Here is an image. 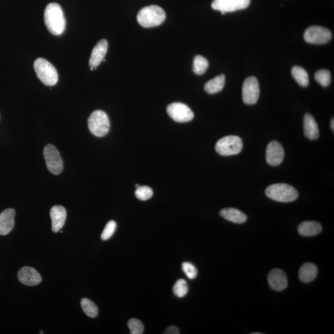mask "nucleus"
<instances>
[{"label":"nucleus","instance_id":"obj_1","mask_svg":"<svg viewBox=\"0 0 334 334\" xmlns=\"http://www.w3.org/2000/svg\"><path fill=\"white\" fill-rule=\"evenodd\" d=\"M44 20L48 30L54 35H60L66 28V19L63 9L58 4L51 2L44 12Z\"/></svg>","mask_w":334,"mask_h":334},{"label":"nucleus","instance_id":"obj_2","mask_svg":"<svg viewBox=\"0 0 334 334\" xmlns=\"http://www.w3.org/2000/svg\"><path fill=\"white\" fill-rule=\"evenodd\" d=\"M166 18V14L161 7L151 5L143 7L138 12L137 20L141 26L151 28L159 26Z\"/></svg>","mask_w":334,"mask_h":334},{"label":"nucleus","instance_id":"obj_3","mask_svg":"<svg viewBox=\"0 0 334 334\" xmlns=\"http://www.w3.org/2000/svg\"><path fill=\"white\" fill-rule=\"evenodd\" d=\"M266 195L269 198L281 203H291L299 197L296 189L286 183L274 184L268 186Z\"/></svg>","mask_w":334,"mask_h":334},{"label":"nucleus","instance_id":"obj_4","mask_svg":"<svg viewBox=\"0 0 334 334\" xmlns=\"http://www.w3.org/2000/svg\"><path fill=\"white\" fill-rule=\"evenodd\" d=\"M33 67L38 79L47 86H53L58 81V74L55 67L46 59L39 58L36 59Z\"/></svg>","mask_w":334,"mask_h":334},{"label":"nucleus","instance_id":"obj_5","mask_svg":"<svg viewBox=\"0 0 334 334\" xmlns=\"http://www.w3.org/2000/svg\"><path fill=\"white\" fill-rule=\"evenodd\" d=\"M110 126L108 116L102 110L94 111L88 119V127L93 135L103 137L109 131Z\"/></svg>","mask_w":334,"mask_h":334},{"label":"nucleus","instance_id":"obj_6","mask_svg":"<svg viewBox=\"0 0 334 334\" xmlns=\"http://www.w3.org/2000/svg\"><path fill=\"white\" fill-rule=\"evenodd\" d=\"M242 139L237 136H228L224 137L217 142L216 151L219 155L223 156L239 154L243 149Z\"/></svg>","mask_w":334,"mask_h":334},{"label":"nucleus","instance_id":"obj_7","mask_svg":"<svg viewBox=\"0 0 334 334\" xmlns=\"http://www.w3.org/2000/svg\"><path fill=\"white\" fill-rule=\"evenodd\" d=\"M46 167L53 175H59L63 169V163L58 150L53 145L48 144L43 149Z\"/></svg>","mask_w":334,"mask_h":334},{"label":"nucleus","instance_id":"obj_8","mask_svg":"<svg viewBox=\"0 0 334 334\" xmlns=\"http://www.w3.org/2000/svg\"><path fill=\"white\" fill-rule=\"evenodd\" d=\"M260 95V85L255 76L245 80L242 88V98L246 104L254 105L258 102Z\"/></svg>","mask_w":334,"mask_h":334},{"label":"nucleus","instance_id":"obj_9","mask_svg":"<svg viewBox=\"0 0 334 334\" xmlns=\"http://www.w3.org/2000/svg\"><path fill=\"white\" fill-rule=\"evenodd\" d=\"M167 113L178 123L189 122L194 118V113L188 106L183 103H171L167 108Z\"/></svg>","mask_w":334,"mask_h":334},{"label":"nucleus","instance_id":"obj_10","mask_svg":"<svg viewBox=\"0 0 334 334\" xmlns=\"http://www.w3.org/2000/svg\"><path fill=\"white\" fill-rule=\"evenodd\" d=\"M332 33L328 28L321 26L308 27L304 33V39L307 42L312 44H325L330 42Z\"/></svg>","mask_w":334,"mask_h":334},{"label":"nucleus","instance_id":"obj_11","mask_svg":"<svg viewBox=\"0 0 334 334\" xmlns=\"http://www.w3.org/2000/svg\"><path fill=\"white\" fill-rule=\"evenodd\" d=\"M251 0H214L212 7L220 11L222 14L247 8Z\"/></svg>","mask_w":334,"mask_h":334},{"label":"nucleus","instance_id":"obj_12","mask_svg":"<svg viewBox=\"0 0 334 334\" xmlns=\"http://www.w3.org/2000/svg\"><path fill=\"white\" fill-rule=\"evenodd\" d=\"M284 150L282 145L277 141L271 142L267 147L266 161L271 166H278L284 159Z\"/></svg>","mask_w":334,"mask_h":334},{"label":"nucleus","instance_id":"obj_13","mask_svg":"<svg viewBox=\"0 0 334 334\" xmlns=\"http://www.w3.org/2000/svg\"><path fill=\"white\" fill-rule=\"evenodd\" d=\"M17 278L20 283L28 286H35L41 283L42 277L40 274L31 267L25 266L20 269Z\"/></svg>","mask_w":334,"mask_h":334},{"label":"nucleus","instance_id":"obj_14","mask_svg":"<svg viewBox=\"0 0 334 334\" xmlns=\"http://www.w3.org/2000/svg\"><path fill=\"white\" fill-rule=\"evenodd\" d=\"M268 282L271 289L275 291H284L288 286L286 274L279 269H274L269 273Z\"/></svg>","mask_w":334,"mask_h":334},{"label":"nucleus","instance_id":"obj_15","mask_svg":"<svg viewBox=\"0 0 334 334\" xmlns=\"http://www.w3.org/2000/svg\"><path fill=\"white\" fill-rule=\"evenodd\" d=\"M108 42L107 40L102 39L99 41L93 49L89 60L90 68L95 69L104 59L108 50Z\"/></svg>","mask_w":334,"mask_h":334},{"label":"nucleus","instance_id":"obj_16","mask_svg":"<svg viewBox=\"0 0 334 334\" xmlns=\"http://www.w3.org/2000/svg\"><path fill=\"white\" fill-rule=\"evenodd\" d=\"M51 230L55 233L58 232L65 224L66 211L63 206H55L50 210Z\"/></svg>","mask_w":334,"mask_h":334},{"label":"nucleus","instance_id":"obj_17","mask_svg":"<svg viewBox=\"0 0 334 334\" xmlns=\"http://www.w3.org/2000/svg\"><path fill=\"white\" fill-rule=\"evenodd\" d=\"M15 212L13 209H7L0 214V235H6L14 226Z\"/></svg>","mask_w":334,"mask_h":334},{"label":"nucleus","instance_id":"obj_18","mask_svg":"<svg viewBox=\"0 0 334 334\" xmlns=\"http://www.w3.org/2000/svg\"><path fill=\"white\" fill-rule=\"evenodd\" d=\"M305 135L308 139L315 140L319 138V129L314 117L310 113H306L304 116Z\"/></svg>","mask_w":334,"mask_h":334},{"label":"nucleus","instance_id":"obj_19","mask_svg":"<svg viewBox=\"0 0 334 334\" xmlns=\"http://www.w3.org/2000/svg\"><path fill=\"white\" fill-rule=\"evenodd\" d=\"M298 230L302 236L312 237L320 234L322 231V226L317 222L306 221L299 225Z\"/></svg>","mask_w":334,"mask_h":334},{"label":"nucleus","instance_id":"obj_20","mask_svg":"<svg viewBox=\"0 0 334 334\" xmlns=\"http://www.w3.org/2000/svg\"><path fill=\"white\" fill-rule=\"evenodd\" d=\"M220 214L225 219L235 224H243L247 221V217L240 210L235 208H225L220 212Z\"/></svg>","mask_w":334,"mask_h":334},{"label":"nucleus","instance_id":"obj_21","mask_svg":"<svg viewBox=\"0 0 334 334\" xmlns=\"http://www.w3.org/2000/svg\"><path fill=\"white\" fill-rule=\"evenodd\" d=\"M317 275L318 268L313 263H305L300 269L299 278L304 283H309L314 281Z\"/></svg>","mask_w":334,"mask_h":334},{"label":"nucleus","instance_id":"obj_22","mask_svg":"<svg viewBox=\"0 0 334 334\" xmlns=\"http://www.w3.org/2000/svg\"><path fill=\"white\" fill-rule=\"evenodd\" d=\"M225 83V76L224 74L214 77L206 82L204 90L209 94H214L221 92L224 89Z\"/></svg>","mask_w":334,"mask_h":334},{"label":"nucleus","instance_id":"obj_23","mask_svg":"<svg viewBox=\"0 0 334 334\" xmlns=\"http://www.w3.org/2000/svg\"><path fill=\"white\" fill-rule=\"evenodd\" d=\"M292 74L298 83L302 87H307L309 84V76L306 70L299 66H295L292 69Z\"/></svg>","mask_w":334,"mask_h":334},{"label":"nucleus","instance_id":"obj_24","mask_svg":"<svg viewBox=\"0 0 334 334\" xmlns=\"http://www.w3.org/2000/svg\"><path fill=\"white\" fill-rule=\"evenodd\" d=\"M81 306L85 314L90 318H96L98 314V308L94 302L87 299H82Z\"/></svg>","mask_w":334,"mask_h":334},{"label":"nucleus","instance_id":"obj_25","mask_svg":"<svg viewBox=\"0 0 334 334\" xmlns=\"http://www.w3.org/2000/svg\"><path fill=\"white\" fill-rule=\"evenodd\" d=\"M209 66V62L207 59L201 55H197L194 58L193 71L198 75L205 73Z\"/></svg>","mask_w":334,"mask_h":334},{"label":"nucleus","instance_id":"obj_26","mask_svg":"<svg viewBox=\"0 0 334 334\" xmlns=\"http://www.w3.org/2000/svg\"><path fill=\"white\" fill-rule=\"evenodd\" d=\"M315 78L323 87H328L331 84V72L328 69H321L316 72Z\"/></svg>","mask_w":334,"mask_h":334},{"label":"nucleus","instance_id":"obj_27","mask_svg":"<svg viewBox=\"0 0 334 334\" xmlns=\"http://www.w3.org/2000/svg\"><path fill=\"white\" fill-rule=\"evenodd\" d=\"M173 294L176 297L183 298L187 295L188 286L185 279L178 280L173 287Z\"/></svg>","mask_w":334,"mask_h":334},{"label":"nucleus","instance_id":"obj_28","mask_svg":"<svg viewBox=\"0 0 334 334\" xmlns=\"http://www.w3.org/2000/svg\"><path fill=\"white\" fill-rule=\"evenodd\" d=\"M135 195L137 198L141 201H147L153 196V191L149 186H140L136 188Z\"/></svg>","mask_w":334,"mask_h":334},{"label":"nucleus","instance_id":"obj_29","mask_svg":"<svg viewBox=\"0 0 334 334\" xmlns=\"http://www.w3.org/2000/svg\"><path fill=\"white\" fill-rule=\"evenodd\" d=\"M128 326L131 334H142L144 333L143 324L138 319L133 318V319L129 320L128 323Z\"/></svg>","mask_w":334,"mask_h":334},{"label":"nucleus","instance_id":"obj_30","mask_svg":"<svg viewBox=\"0 0 334 334\" xmlns=\"http://www.w3.org/2000/svg\"><path fill=\"white\" fill-rule=\"evenodd\" d=\"M116 223L115 221H111L108 222L106 225L104 230H103L102 234L101 235V239L103 241H107L113 236L114 233L116 229Z\"/></svg>","mask_w":334,"mask_h":334},{"label":"nucleus","instance_id":"obj_31","mask_svg":"<svg viewBox=\"0 0 334 334\" xmlns=\"http://www.w3.org/2000/svg\"><path fill=\"white\" fill-rule=\"evenodd\" d=\"M182 270L188 279H195L198 276V270L195 266L190 263L185 262L181 265Z\"/></svg>","mask_w":334,"mask_h":334},{"label":"nucleus","instance_id":"obj_32","mask_svg":"<svg viewBox=\"0 0 334 334\" xmlns=\"http://www.w3.org/2000/svg\"><path fill=\"white\" fill-rule=\"evenodd\" d=\"M164 334H179L180 331L177 327L175 326H169L165 330Z\"/></svg>","mask_w":334,"mask_h":334},{"label":"nucleus","instance_id":"obj_33","mask_svg":"<svg viewBox=\"0 0 334 334\" xmlns=\"http://www.w3.org/2000/svg\"><path fill=\"white\" fill-rule=\"evenodd\" d=\"M334 118L333 119L332 121H331V129H333V130H334Z\"/></svg>","mask_w":334,"mask_h":334},{"label":"nucleus","instance_id":"obj_34","mask_svg":"<svg viewBox=\"0 0 334 334\" xmlns=\"http://www.w3.org/2000/svg\"><path fill=\"white\" fill-rule=\"evenodd\" d=\"M135 186H136V188H138L139 187L140 185H138V184H137V185H136Z\"/></svg>","mask_w":334,"mask_h":334}]
</instances>
